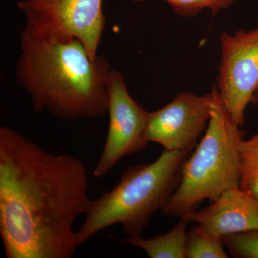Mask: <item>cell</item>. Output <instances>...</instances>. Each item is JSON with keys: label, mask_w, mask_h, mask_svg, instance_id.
Instances as JSON below:
<instances>
[{"label": "cell", "mask_w": 258, "mask_h": 258, "mask_svg": "<svg viewBox=\"0 0 258 258\" xmlns=\"http://www.w3.org/2000/svg\"><path fill=\"white\" fill-rule=\"evenodd\" d=\"M225 247L235 257L258 258V232H244L221 238Z\"/></svg>", "instance_id": "5bb4252c"}, {"label": "cell", "mask_w": 258, "mask_h": 258, "mask_svg": "<svg viewBox=\"0 0 258 258\" xmlns=\"http://www.w3.org/2000/svg\"><path fill=\"white\" fill-rule=\"evenodd\" d=\"M106 91L109 127L103 152L93 171L97 178L106 175L122 157L141 152L149 143V112L129 94L119 71H110Z\"/></svg>", "instance_id": "52a82bcc"}, {"label": "cell", "mask_w": 258, "mask_h": 258, "mask_svg": "<svg viewBox=\"0 0 258 258\" xmlns=\"http://www.w3.org/2000/svg\"><path fill=\"white\" fill-rule=\"evenodd\" d=\"M221 238L203 226H195L186 233V258H227Z\"/></svg>", "instance_id": "7c38bea8"}, {"label": "cell", "mask_w": 258, "mask_h": 258, "mask_svg": "<svg viewBox=\"0 0 258 258\" xmlns=\"http://www.w3.org/2000/svg\"><path fill=\"white\" fill-rule=\"evenodd\" d=\"M185 216L220 238L258 232V199L237 186L227 190L206 208L194 210Z\"/></svg>", "instance_id": "9c48e42d"}, {"label": "cell", "mask_w": 258, "mask_h": 258, "mask_svg": "<svg viewBox=\"0 0 258 258\" xmlns=\"http://www.w3.org/2000/svg\"><path fill=\"white\" fill-rule=\"evenodd\" d=\"M189 154L164 149L153 162L128 168L113 189L91 200L76 232L78 245L116 224L128 237L142 236L153 215L162 210L179 186Z\"/></svg>", "instance_id": "3957f363"}, {"label": "cell", "mask_w": 258, "mask_h": 258, "mask_svg": "<svg viewBox=\"0 0 258 258\" xmlns=\"http://www.w3.org/2000/svg\"><path fill=\"white\" fill-rule=\"evenodd\" d=\"M190 222L186 216L166 233L145 239L142 236L128 237L127 243L139 247L150 258H186V227Z\"/></svg>", "instance_id": "30bf717a"}, {"label": "cell", "mask_w": 258, "mask_h": 258, "mask_svg": "<svg viewBox=\"0 0 258 258\" xmlns=\"http://www.w3.org/2000/svg\"><path fill=\"white\" fill-rule=\"evenodd\" d=\"M212 104V91L202 96L179 93L163 108L149 112L148 141L167 150L189 154L208 127Z\"/></svg>", "instance_id": "ba28073f"}, {"label": "cell", "mask_w": 258, "mask_h": 258, "mask_svg": "<svg viewBox=\"0 0 258 258\" xmlns=\"http://www.w3.org/2000/svg\"><path fill=\"white\" fill-rule=\"evenodd\" d=\"M91 203L82 161L0 128V235L7 257H72L79 247L75 220Z\"/></svg>", "instance_id": "6da1fadb"}, {"label": "cell", "mask_w": 258, "mask_h": 258, "mask_svg": "<svg viewBox=\"0 0 258 258\" xmlns=\"http://www.w3.org/2000/svg\"><path fill=\"white\" fill-rule=\"evenodd\" d=\"M20 47L15 78L35 111L64 120L108 113L106 81L112 68L106 57L92 60L77 38L45 36L26 28Z\"/></svg>", "instance_id": "7a4b0ae2"}, {"label": "cell", "mask_w": 258, "mask_h": 258, "mask_svg": "<svg viewBox=\"0 0 258 258\" xmlns=\"http://www.w3.org/2000/svg\"><path fill=\"white\" fill-rule=\"evenodd\" d=\"M239 176V188L258 199V132L241 142Z\"/></svg>", "instance_id": "8fae6325"}, {"label": "cell", "mask_w": 258, "mask_h": 258, "mask_svg": "<svg viewBox=\"0 0 258 258\" xmlns=\"http://www.w3.org/2000/svg\"><path fill=\"white\" fill-rule=\"evenodd\" d=\"M220 40L216 86L226 110L242 127L247 106L258 103V28L224 32Z\"/></svg>", "instance_id": "8992f818"}, {"label": "cell", "mask_w": 258, "mask_h": 258, "mask_svg": "<svg viewBox=\"0 0 258 258\" xmlns=\"http://www.w3.org/2000/svg\"><path fill=\"white\" fill-rule=\"evenodd\" d=\"M18 7L26 18L25 28L45 36L77 38L91 58H96L106 27L103 0H22Z\"/></svg>", "instance_id": "5b68a950"}, {"label": "cell", "mask_w": 258, "mask_h": 258, "mask_svg": "<svg viewBox=\"0 0 258 258\" xmlns=\"http://www.w3.org/2000/svg\"><path fill=\"white\" fill-rule=\"evenodd\" d=\"M211 91L208 127L185 161L179 186L161 210L167 216L181 218L202 200L215 201L227 190L239 187V150L244 133L226 110L217 86Z\"/></svg>", "instance_id": "277c9868"}, {"label": "cell", "mask_w": 258, "mask_h": 258, "mask_svg": "<svg viewBox=\"0 0 258 258\" xmlns=\"http://www.w3.org/2000/svg\"><path fill=\"white\" fill-rule=\"evenodd\" d=\"M142 3L146 0H133ZM168 3L174 13L185 18H195L203 10H209L213 16H216L222 10L230 8L237 0H164Z\"/></svg>", "instance_id": "4fadbf2b"}]
</instances>
